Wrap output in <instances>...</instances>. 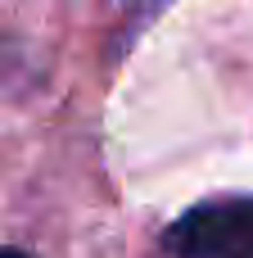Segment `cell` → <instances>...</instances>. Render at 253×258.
<instances>
[{"label": "cell", "mask_w": 253, "mask_h": 258, "mask_svg": "<svg viewBox=\"0 0 253 258\" xmlns=\"http://www.w3.org/2000/svg\"><path fill=\"white\" fill-rule=\"evenodd\" d=\"M0 258H32V254H23V249H9V245H5V249H0Z\"/></svg>", "instance_id": "2"}, {"label": "cell", "mask_w": 253, "mask_h": 258, "mask_svg": "<svg viewBox=\"0 0 253 258\" xmlns=\"http://www.w3.org/2000/svg\"><path fill=\"white\" fill-rule=\"evenodd\" d=\"M177 258H253V200H208L163 231Z\"/></svg>", "instance_id": "1"}]
</instances>
